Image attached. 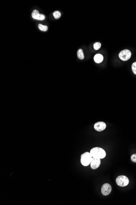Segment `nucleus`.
Segmentation results:
<instances>
[{"instance_id": "nucleus-1", "label": "nucleus", "mask_w": 136, "mask_h": 205, "mask_svg": "<svg viewBox=\"0 0 136 205\" xmlns=\"http://www.w3.org/2000/svg\"><path fill=\"white\" fill-rule=\"evenodd\" d=\"M90 154L92 157L102 159L105 157L106 152L105 151L101 148L96 147L91 149Z\"/></svg>"}, {"instance_id": "nucleus-2", "label": "nucleus", "mask_w": 136, "mask_h": 205, "mask_svg": "<svg viewBox=\"0 0 136 205\" xmlns=\"http://www.w3.org/2000/svg\"><path fill=\"white\" fill-rule=\"evenodd\" d=\"M92 156L91 154L88 152H86L81 156L80 162L81 165L84 166H87L91 163Z\"/></svg>"}, {"instance_id": "nucleus-3", "label": "nucleus", "mask_w": 136, "mask_h": 205, "mask_svg": "<svg viewBox=\"0 0 136 205\" xmlns=\"http://www.w3.org/2000/svg\"><path fill=\"white\" fill-rule=\"evenodd\" d=\"M116 183L120 187H125L129 184V179L125 176H119L116 178Z\"/></svg>"}, {"instance_id": "nucleus-4", "label": "nucleus", "mask_w": 136, "mask_h": 205, "mask_svg": "<svg viewBox=\"0 0 136 205\" xmlns=\"http://www.w3.org/2000/svg\"><path fill=\"white\" fill-rule=\"evenodd\" d=\"M131 56V52L128 50H124L120 52L119 57L120 59L124 61H126L129 60Z\"/></svg>"}, {"instance_id": "nucleus-5", "label": "nucleus", "mask_w": 136, "mask_h": 205, "mask_svg": "<svg viewBox=\"0 0 136 205\" xmlns=\"http://www.w3.org/2000/svg\"><path fill=\"white\" fill-rule=\"evenodd\" d=\"M112 191V187L111 185L108 183H105L103 185L101 188V192L104 196L109 195Z\"/></svg>"}, {"instance_id": "nucleus-6", "label": "nucleus", "mask_w": 136, "mask_h": 205, "mask_svg": "<svg viewBox=\"0 0 136 205\" xmlns=\"http://www.w3.org/2000/svg\"><path fill=\"white\" fill-rule=\"evenodd\" d=\"M91 167L93 170H96L100 167L101 164L100 159L92 157L91 162Z\"/></svg>"}, {"instance_id": "nucleus-7", "label": "nucleus", "mask_w": 136, "mask_h": 205, "mask_svg": "<svg viewBox=\"0 0 136 205\" xmlns=\"http://www.w3.org/2000/svg\"><path fill=\"white\" fill-rule=\"evenodd\" d=\"M106 127V125L105 123L103 122H98L94 125V128L96 131L101 132L104 131Z\"/></svg>"}, {"instance_id": "nucleus-8", "label": "nucleus", "mask_w": 136, "mask_h": 205, "mask_svg": "<svg viewBox=\"0 0 136 205\" xmlns=\"http://www.w3.org/2000/svg\"><path fill=\"white\" fill-rule=\"evenodd\" d=\"M104 57L102 55L100 54H96L94 57V60L96 63H99L102 62Z\"/></svg>"}, {"instance_id": "nucleus-9", "label": "nucleus", "mask_w": 136, "mask_h": 205, "mask_svg": "<svg viewBox=\"0 0 136 205\" xmlns=\"http://www.w3.org/2000/svg\"><path fill=\"white\" fill-rule=\"evenodd\" d=\"M77 56L79 59H81V60H82L84 59V54L83 53L82 50L81 49H80L77 51Z\"/></svg>"}, {"instance_id": "nucleus-10", "label": "nucleus", "mask_w": 136, "mask_h": 205, "mask_svg": "<svg viewBox=\"0 0 136 205\" xmlns=\"http://www.w3.org/2000/svg\"><path fill=\"white\" fill-rule=\"evenodd\" d=\"M38 28L41 31L46 32L48 30V27L46 25H42V24H39L38 25Z\"/></svg>"}, {"instance_id": "nucleus-11", "label": "nucleus", "mask_w": 136, "mask_h": 205, "mask_svg": "<svg viewBox=\"0 0 136 205\" xmlns=\"http://www.w3.org/2000/svg\"><path fill=\"white\" fill-rule=\"evenodd\" d=\"M39 12L38 10H34L33 11L32 13V17L34 19H36L37 17H38V16L39 15Z\"/></svg>"}, {"instance_id": "nucleus-12", "label": "nucleus", "mask_w": 136, "mask_h": 205, "mask_svg": "<svg viewBox=\"0 0 136 205\" xmlns=\"http://www.w3.org/2000/svg\"><path fill=\"white\" fill-rule=\"evenodd\" d=\"M53 15L55 19H58L61 17V13L60 11H56L53 13Z\"/></svg>"}, {"instance_id": "nucleus-13", "label": "nucleus", "mask_w": 136, "mask_h": 205, "mask_svg": "<svg viewBox=\"0 0 136 205\" xmlns=\"http://www.w3.org/2000/svg\"><path fill=\"white\" fill-rule=\"evenodd\" d=\"M101 46V44L100 42H96L94 44L93 47L95 50H98L99 49Z\"/></svg>"}, {"instance_id": "nucleus-14", "label": "nucleus", "mask_w": 136, "mask_h": 205, "mask_svg": "<svg viewBox=\"0 0 136 205\" xmlns=\"http://www.w3.org/2000/svg\"><path fill=\"white\" fill-rule=\"evenodd\" d=\"M132 69L133 73L136 75V62L132 63Z\"/></svg>"}, {"instance_id": "nucleus-15", "label": "nucleus", "mask_w": 136, "mask_h": 205, "mask_svg": "<svg viewBox=\"0 0 136 205\" xmlns=\"http://www.w3.org/2000/svg\"><path fill=\"white\" fill-rule=\"evenodd\" d=\"M45 19V15H44L43 14H40L38 16L36 20H44Z\"/></svg>"}, {"instance_id": "nucleus-16", "label": "nucleus", "mask_w": 136, "mask_h": 205, "mask_svg": "<svg viewBox=\"0 0 136 205\" xmlns=\"http://www.w3.org/2000/svg\"><path fill=\"white\" fill-rule=\"evenodd\" d=\"M131 160L132 161L136 163V154L132 155L131 156Z\"/></svg>"}]
</instances>
